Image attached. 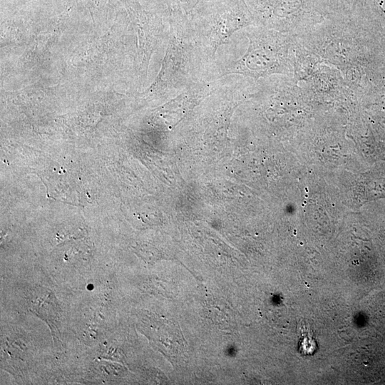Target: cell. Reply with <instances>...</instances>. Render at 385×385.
Segmentation results:
<instances>
[{
  "label": "cell",
  "mask_w": 385,
  "mask_h": 385,
  "mask_svg": "<svg viewBox=\"0 0 385 385\" xmlns=\"http://www.w3.org/2000/svg\"><path fill=\"white\" fill-rule=\"evenodd\" d=\"M379 11L385 16V0H374Z\"/></svg>",
  "instance_id": "cell-2"
},
{
  "label": "cell",
  "mask_w": 385,
  "mask_h": 385,
  "mask_svg": "<svg viewBox=\"0 0 385 385\" xmlns=\"http://www.w3.org/2000/svg\"><path fill=\"white\" fill-rule=\"evenodd\" d=\"M304 333L303 328L301 329L302 339L300 342L299 349L303 354H307V347H309V353H312L315 349L314 340L309 337V332Z\"/></svg>",
  "instance_id": "cell-1"
}]
</instances>
